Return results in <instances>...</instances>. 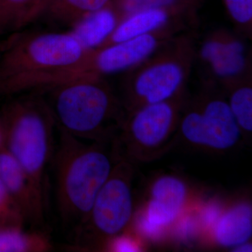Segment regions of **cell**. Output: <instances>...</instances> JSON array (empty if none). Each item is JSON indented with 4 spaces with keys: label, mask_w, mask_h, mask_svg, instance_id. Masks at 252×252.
Returning <instances> with one entry per match:
<instances>
[{
    "label": "cell",
    "mask_w": 252,
    "mask_h": 252,
    "mask_svg": "<svg viewBox=\"0 0 252 252\" xmlns=\"http://www.w3.org/2000/svg\"><path fill=\"white\" fill-rule=\"evenodd\" d=\"M0 180L21 208L26 222L42 225L45 210L38 203L26 172L5 147L0 149Z\"/></svg>",
    "instance_id": "obj_13"
},
{
    "label": "cell",
    "mask_w": 252,
    "mask_h": 252,
    "mask_svg": "<svg viewBox=\"0 0 252 252\" xmlns=\"http://www.w3.org/2000/svg\"><path fill=\"white\" fill-rule=\"evenodd\" d=\"M178 137L195 148L215 152L230 150L243 138L227 99L214 93L203 94L193 102L187 101Z\"/></svg>",
    "instance_id": "obj_8"
},
{
    "label": "cell",
    "mask_w": 252,
    "mask_h": 252,
    "mask_svg": "<svg viewBox=\"0 0 252 252\" xmlns=\"http://www.w3.org/2000/svg\"><path fill=\"white\" fill-rule=\"evenodd\" d=\"M199 54L214 74L223 81L243 75L250 69L243 41L226 31H217L207 36Z\"/></svg>",
    "instance_id": "obj_11"
},
{
    "label": "cell",
    "mask_w": 252,
    "mask_h": 252,
    "mask_svg": "<svg viewBox=\"0 0 252 252\" xmlns=\"http://www.w3.org/2000/svg\"><path fill=\"white\" fill-rule=\"evenodd\" d=\"M214 243L231 248L250 241L252 235V207L250 200H239L222 210L210 230Z\"/></svg>",
    "instance_id": "obj_14"
},
{
    "label": "cell",
    "mask_w": 252,
    "mask_h": 252,
    "mask_svg": "<svg viewBox=\"0 0 252 252\" xmlns=\"http://www.w3.org/2000/svg\"><path fill=\"white\" fill-rule=\"evenodd\" d=\"M0 221L4 224L24 227L26 222L21 208L0 180Z\"/></svg>",
    "instance_id": "obj_21"
},
{
    "label": "cell",
    "mask_w": 252,
    "mask_h": 252,
    "mask_svg": "<svg viewBox=\"0 0 252 252\" xmlns=\"http://www.w3.org/2000/svg\"><path fill=\"white\" fill-rule=\"evenodd\" d=\"M55 0H38L32 12L31 18H30V24L35 22L36 20L41 18L46 9Z\"/></svg>",
    "instance_id": "obj_24"
},
{
    "label": "cell",
    "mask_w": 252,
    "mask_h": 252,
    "mask_svg": "<svg viewBox=\"0 0 252 252\" xmlns=\"http://www.w3.org/2000/svg\"><path fill=\"white\" fill-rule=\"evenodd\" d=\"M182 34L167 41L150 57L130 69L120 99L126 112L168 100L185 91L194 59L191 36Z\"/></svg>",
    "instance_id": "obj_5"
},
{
    "label": "cell",
    "mask_w": 252,
    "mask_h": 252,
    "mask_svg": "<svg viewBox=\"0 0 252 252\" xmlns=\"http://www.w3.org/2000/svg\"><path fill=\"white\" fill-rule=\"evenodd\" d=\"M189 195L188 186L180 177L160 176L151 185L142 210L134 212L128 229L138 237L160 238L182 216Z\"/></svg>",
    "instance_id": "obj_10"
},
{
    "label": "cell",
    "mask_w": 252,
    "mask_h": 252,
    "mask_svg": "<svg viewBox=\"0 0 252 252\" xmlns=\"http://www.w3.org/2000/svg\"><path fill=\"white\" fill-rule=\"evenodd\" d=\"M122 21L112 2L81 18L69 28V32L89 52L101 47Z\"/></svg>",
    "instance_id": "obj_15"
},
{
    "label": "cell",
    "mask_w": 252,
    "mask_h": 252,
    "mask_svg": "<svg viewBox=\"0 0 252 252\" xmlns=\"http://www.w3.org/2000/svg\"><path fill=\"white\" fill-rule=\"evenodd\" d=\"M24 94L0 112L4 147L26 172L40 206L46 210V168L54 156L56 122L39 92Z\"/></svg>",
    "instance_id": "obj_4"
},
{
    "label": "cell",
    "mask_w": 252,
    "mask_h": 252,
    "mask_svg": "<svg viewBox=\"0 0 252 252\" xmlns=\"http://www.w3.org/2000/svg\"><path fill=\"white\" fill-rule=\"evenodd\" d=\"M53 248L46 233L26 231L18 225H0V252H48Z\"/></svg>",
    "instance_id": "obj_17"
},
{
    "label": "cell",
    "mask_w": 252,
    "mask_h": 252,
    "mask_svg": "<svg viewBox=\"0 0 252 252\" xmlns=\"http://www.w3.org/2000/svg\"><path fill=\"white\" fill-rule=\"evenodd\" d=\"M230 18L248 35L252 31V0H223Z\"/></svg>",
    "instance_id": "obj_22"
},
{
    "label": "cell",
    "mask_w": 252,
    "mask_h": 252,
    "mask_svg": "<svg viewBox=\"0 0 252 252\" xmlns=\"http://www.w3.org/2000/svg\"><path fill=\"white\" fill-rule=\"evenodd\" d=\"M198 4L177 5L138 11L123 19L107 40L101 46L112 45L149 34L170 25L185 23Z\"/></svg>",
    "instance_id": "obj_12"
},
{
    "label": "cell",
    "mask_w": 252,
    "mask_h": 252,
    "mask_svg": "<svg viewBox=\"0 0 252 252\" xmlns=\"http://www.w3.org/2000/svg\"><path fill=\"white\" fill-rule=\"evenodd\" d=\"M38 0H0V36L24 30Z\"/></svg>",
    "instance_id": "obj_19"
},
{
    "label": "cell",
    "mask_w": 252,
    "mask_h": 252,
    "mask_svg": "<svg viewBox=\"0 0 252 252\" xmlns=\"http://www.w3.org/2000/svg\"><path fill=\"white\" fill-rule=\"evenodd\" d=\"M140 250L142 248L138 236L131 230L126 229L107 240L99 251L133 252H140Z\"/></svg>",
    "instance_id": "obj_23"
},
{
    "label": "cell",
    "mask_w": 252,
    "mask_h": 252,
    "mask_svg": "<svg viewBox=\"0 0 252 252\" xmlns=\"http://www.w3.org/2000/svg\"><path fill=\"white\" fill-rule=\"evenodd\" d=\"M53 156L56 200L61 219L73 229L86 220L99 189L110 175L117 157L107 144L86 143L62 129Z\"/></svg>",
    "instance_id": "obj_3"
},
{
    "label": "cell",
    "mask_w": 252,
    "mask_h": 252,
    "mask_svg": "<svg viewBox=\"0 0 252 252\" xmlns=\"http://www.w3.org/2000/svg\"><path fill=\"white\" fill-rule=\"evenodd\" d=\"M185 28L184 23L170 25L149 34L89 51L77 65L60 75L54 85L130 71Z\"/></svg>",
    "instance_id": "obj_9"
},
{
    "label": "cell",
    "mask_w": 252,
    "mask_h": 252,
    "mask_svg": "<svg viewBox=\"0 0 252 252\" xmlns=\"http://www.w3.org/2000/svg\"><path fill=\"white\" fill-rule=\"evenodd\" d=\"M232 251L233 252H252V243H250V241L247 242V243L240 244L238 246L235 247L232 249Z\"/></svg>",
    "instance_id": "obj_25"
},
{
    "label": "cell",
    "mask_w": 252,
    "mask_h": 252,
    "mask_svg": "<svg viewBox=\"0 0 252 252\" xmlns=\"http://www.w3.org/2000/svg\"><path fill=\"white\" fill-rule=\"evenodd\" d=\"M86 53L69 31L10 34L0 50V95L46 89Z\"/></svg>",
    "instance_id": "obj_1"
},
{
    "label": "cell",
    "mask_w": 252,
    "mask_h": 252,
    "mask_svg": "<svg viewBox=\"0 0 252 252\" xmlns=\"http://www.w3.org/2000/svg\"><path fill=\"white\" fill-rule=\"evenodd\" d=\"M1 224H4V223H3L2 222L0 221V225H1ZM6 225H7V224H6Z\"/></svg>",
    "instance_id": "obj_27"
},
{
    "label": "cell",
    "mask_w": 252,
    "mask_h": 252,
    "mask_svg": "<svg viewBox=\"0 0 252 252\" xmlns=\"http://www.w3.org/2000/svg\"><path fill=\"white\" fill-rule=\"evenodd\" d=\"M134 165L117 158L86 220L74 229L73 250L99 251L107 240L128 228L135 212L132 189Z\"/></svg>",
    "instance_id": "obj_7"
},
{
    "label": "cell",
    "mask_w": 252,
    "mask_h": 252,
    "mask_svg": "<svg viewBox=\"0 0 252 252\" xmlns=\"http://www.w3.org/2000/svg\"><path fill=\"white\" fill-rule=\"evenodd\" d=\"M49 105L56 127L80 140L112 143L126 111L104 78H82L35 91Z\"/></svg>",
    "instance_id": "obj_2"
},
{
    "label": "cell",
    "mask_w": 252,
    "mask_h": 252,
    "mask_svg": "<svg viewBox=\"0 0 252 252\" xmlns=\"http://www.w3.org/2000/svg\"><path fill=\"white\" fill-rule=\"evenodd\" d=\"M187 101L184 91L168 100L126 112L111 143L113 152L133 165L164 155L178 138L181 115Z\"/></svg>",
    "instance_id": "obj_6"
},
{
    "label": "cell",
    "mask_w": 252,
    "mask_h": 252,
    "mask_svg": "<svg viewBox=\"0 0 252 252\" xmlns=\"http://www.w3.org/2000/svg\"><path fill=\"white\" fill-rule=\"evenodd\" d=\"M4 147V130H3L2 124L0 119V149Z\"/></svg>",
    "instance_id": "obj_26"
},
{
    "label": "cell",
    "mask_w": 252,
    "mask_h": 252,
    "mask_svg": "<svg viewBox=\"0 0 252 252\" xmlns=\"http://www.w3.org/2000/svg\"><path fill=\"white\" fill-rule=\"evenodd\" d=\"M114 0H55L46 9L44 17L53 24L67 26L86 15L108 6Z\"/></svg>",
    "instance_id": "obj_18"
},
{
    "label": "cell",
    "mask_w": 252,
    "mask_h": 252,
    "mask_svg": "<svg viewBox=\"0 0 252 252\" xmlns=\"http://www.w3.org/2000/svg\"><path fill=\"white\" fill-rule=\"evenodd\" d=\"M223 82L228 92V105L243 138L250 137L252 132V86L249 71Z\"/></svg>",
    "instance_id": "obj_16"
},
{
    "label": "cell",
    "mask_w": 252,
    "mask_h": 252,
    "mask_svg": "<svg viewBox=\"0 0 252 252\" xmlns=\"http://www.w3.org/2000/svg\"><path fill=\"white\" fill-rule=\"evenodd\" d=\"M198 3L199 0H114L112 1L113 6L120 15L122 20L144 10Z\"/></svg>",
    "instance_id": "obj_20"
}]
</instances>
